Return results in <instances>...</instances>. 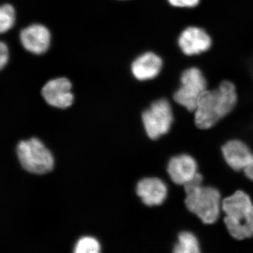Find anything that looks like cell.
Listing matches in <instances>:
<instances>
[{
    "label": "cell",
    "instance_id": "cell-1",
    "mask_svg": "<svg viewBox=\"0 0 253 253\" xmlns=\"http://www.w3.org/2000/svg\"><path fill=\"white\" fill-rule=\"evenodd\" d=\"M238 101L236 84L229 80H224L201 95L194 112L195 123L201 129L212 128L233 112Z\"/></svg>",
    "mask_w": 253,
    "mask_h": 253
},
{
    "label": "cell",
    "instance_id": "cell-2",
    "mask_svg": "<svg viewBox=\"0 0 253 253\" xmlns=\"http://www.w3.org/2000/svg\"><path fill=\"white\" fill-rule=\"evenodd\" d=\"M184 189L186 207L191 214L206 225H212L219 220L223 196L217 188L205 184L204 176L199 172Z\"/></svg>",
    "mask_w": 253,
    "mask_h": 253
},
{
    "label": "cell",
    "instance_id": "cell-3",
    "mask_svg": "<svg viewBox=\"0 0 253 253\" xmlns=\"http://www.w3.org/2000/svg\"><path fill=\"white\" fill-rule=\"evenodd\" d=\"M222 221L233 238L244 240L253 236V201L251 196L237 190L223 198L221 204Z\"/></svg>",
    "mask_w": 253,
    "mask_h": 253
},
{
    "label": "cell",
    "instance_id": "cell-4",
    "mask_svg": "<svg viewBox=\"0 0 253 253\" xmlns=\"http://www.w3.org/2000/svg\"><path fill=\"white\" fill-rule=\"evenodd\" d=\"M141 121L149 139L158 140L172 129L174 122V103L167 97L158 98L143 111Z\"/></svg>",
    "mask_w": 253,
    "mask_h": 253
},
{
    "label": "cell",
    "instance_id": "cell-5",
    "mask_svg": "<svg viewBox=\"0 0 253 253\" xmlns=\"http://www.w3.org/2000/svg\"><path fill=\"white\" fill-rule=\"evenodd\" d=\"M208 88L209 83L203 69L196 66L186 67L179 76V85L173 93L172 101L194 113L200 96Z\"/></svg>",
    "mask_w": 253,
    "mask_h": 253
},
{
    "label": "cell",
    "instance_id": "cell-6",
    "mask_svg": "<svg viewBox=\"0 0 253 253\" xmlns=\"http://www.w3.org/2000/svg\"><path fill=\"white\" fill-rule=\"evenodd\" d=\"M18 160L25 169L37 174L49 172L54 167V158L40 139L21 141L17 146Z\"/></svg>",
    "mask_w": 253,
    "mask_h": 253
},
{
    "label": "cell",
    "instance_id": "cell-7",
    "mask_svg": "<svg viewBox=\"0 0 253 253\" xmlns=\"http://www.w3.org/2000/svg\"><path fill=\"white\" fill-rule=\"evenodd\" d=\"M176 44L184 56L192 57L208 52L212 48V37L201 26H189L178 35Z\"/></svg>",
    "mask_w": 253,
    "mask_h": 253
},
{
    "label": "cell",
    "instance_id": "cell-8",
    "mask_svg": "<svg viewBox=\"0 0 253 253\" xmlns=\"http://www.w3.org/2000/svg\"><path fill=\"white\" fill-rule=\"evenodd\" d=\"M166 172L171 182L176 185L184 186L199 173V163L192 155L181 153L169 158Z\"/></svg>",
    "mask_w": 253,
    "mask_h": 253
},
{
    "label": "cell",
    "instance_id": "cell-9",
    "mask_svg": "<svg viewBox=\"0 0 253 253\" xmlns=\"http://www.w3.org/2000/svg\"><path fill=\"white\" fill-rule=\"evenodd\" d=\"M136 194L148 207H160L169 196V181L157 176H146L136 185Z\"/></svg>",
    "mask_w": 253,
    "mask_h": 253
},
{
    "label": "cell",
    "instance_id": "cell-10",
    "mask_svg": "<svg viewBox=\"0 0 253 253\" xmlns=\"http://www.w3.org/2000/svg\"><path fill=\"white\" fill-rule=\"evenodd\" d=\"M221 150L226 165L235 172H242L253 157V151L249 144L238 138L226 141Z\"/></svg>",
    "mask_w": 253,
    "mask_h": 253
},
{
    "label": "cell",
    "instance_id": "cell-11",
    "mask_svg": "<svg viewBox=\"0 0 253 253\" xmlns=\"http://www.w3.org/2000/svg\"><path fill=\"white\" fill-rule=\"evenodd\" d=\"M71 82L67 78L51 80L42 89V94L50 106L66 109L73 104V94L71 92Z\"/></svg>",
    "mask_w": 253,
    "mask_h": 253
},
{
    "label": "cell",
    "instance_id": "cell-12",
    "mask_svg": "<svg viewBox=\"0 0 253 253\" xmlns=\"http://www.w3.org/2000/svg\"><path fill=\"white\" fill-rule=\"evenodd\" d=\"M164 66L161 56L152 51H147L138 56L131 64V73L139 81H149L159 76Z\"/></svg>",
    "mask_w": 253,
    "mask_h": 253
},
{
    "label": "cell",
    "instance_id": "cell-13",
    "mask_svg": "<svg viewBox=\"0 0 253 253\" xmlns=\"http://www.w3.org/2000/svg\"><path fill=\"white\" fill-rule=\"evenodd\" d=\"M20 39L25 49L33 54H41L49 48L51 34L45 26L35 24L23 29Z\"/></svg>",
    "mask_w": 253,
    "mask_h": 253
},
{
    "label": "cell",
    "instance_id": "cell-14",
    "mask_svg": "<svg viewBox=\"0 0 253 253\" xmlns=\"http://www.w3.org/2000/svg\"><path fill=\"white\" fill-rule=\"evenodd\" d=\"M173 253H201L197 238L190 231H181Z\"/></svg>",
    "mask_w": 253,
    "mask_h": 253
},
{
    "label": "cell",
    "instance_id": "cell-15",
    "mask_svg": "<svg viewBox=\"0 0 253 253\" xmlns=\"http://www.w3.org/2000/svg\"><path fill=\"white\" fill-rule=\"evenodd\" d=\"M74 253H101L99 241L90 236L81 238L75 246Z\"/></svg>",
    "mask_w": 253,
    "mask_h": 253
},
{
    "label": "cell",
    "instance_id": "cell-16",
    "mask_svg": "<svg viewBox=\"0 0 253 253\" xmlns=\"http://www.w3.org/2000/svg\"><path fill=\"white\" fill-rule=\"evenodd\" d=\"M15 10L11 5L4 4L0 9V31L1 33L9 31L14 26Z\"/></svg>",
    "mask_w": 253,
    "mask_h": 253
},
{
    "label": "cell",
    "instance_id": "cell-17",
    "mask_svg": "<svg viewBox=\"0 0 253 253\" xmlns=\"http://www.w3.org/2000/svg\"><path fill=\"white\" fill-rule=\"evenodd\" d=\"M168 4L177 9H193L201 4V0H167Z\"/></svg>",
    "mask_w": 253,
    "mask_h": 253
},
{
    "label": "cell",
    "instance_id": "cell-18",
    "mask_svg": "<svg viewBox=\"0 0 253 253\" xmlns=\"http://www.w3.org/2000/svg\"><path fill=\"white\" fill-rule=\"evenodd\" d=\"M9 59V50L7 46L4 42L0 44V68L2 69L6 66Z\"/></svg>",
    "mask_w": 253,
    "mask_h": 253
},
{
    "label": "cell",
    "instance_id": "cell-19",
    "mask_svg": "<svg viewBox=\"0 0 253 253\" xmlns=\"http://www.w3.org/2000/svg\"><path fill=\"white\" fill-rule=\"evenodd\" d=\"M242 172L247 179L253 182V157Z\"/></svg>",
    "mask_w": 253,
    "mask_h": 253
}]
</instances>
